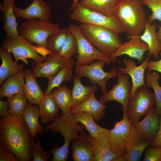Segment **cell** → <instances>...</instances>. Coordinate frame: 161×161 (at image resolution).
Returning a JSON list of instances; mask_svg holds the SVG:
<instances>
[{
    "label": "cell",
    "instance_id": "obj_1",
    "mask_svg": "<svg viewBox=\"0 0 161 161\" xmlns=\"http://www.w3.org/2000/svg\"><path fill=\"white\" fill-rule=\"evenodd\" d=\"M31 135L22 116L9 114L0 118V142L4 144L20 161L32 159Z\"/></svg>",
    "mask_w": 161,
    "mask_h": 161
},
{
    "label": "cell",
    "instance_id": "obj_2",
    "mask_svg": "<svg viewBox=\"0 0 161 161\" xmlns=\"http://www.w3.org/2000/svg\"><path fill=\"white\" fill-rule=\"evenodd\" d=\"M84 126L78 124L74 120L72 114L69 112L59 116L53 120V123L48 125L45 131L59 132L63 136L64 143L59 148H53L49 151L52 157V161H66L69 154V148L71 141L78 138L79 132H85Z\"/></svg>",
    "mask_w": 161,
    "mask_h": 161
},
{
    "label": "cell",
    "instance_id": "obj_3",
    "mask_svg": "<svg viewBox=\"0 0 161 161\" xmlns=\"http://www.w3.org/2000/svg\"><path fill=\"white\" fill-rule=\"evenodd\" d=\"M140 0H121L115 11L123 32L129 37L136 36L144 29L145 11Z\"/></svg>",
    "mask_w": 161,
    "mask_h": 161
},
{
    "label": "cell",
    "instance_id": "obj_4",
    "mask_svg": "<svg viewBox=\"0 0 161 161\" xmlns=\"http://www.w3.org/2000/svg\"><path fill=\"white\" fill-rule=\"evenodd\" d=\"M78 26L84 36L94 47L109 57L123 43L119 34L108 28L83 24Z\"/></svg>",
    "mask_w": 161,
    "mask_h": 161
},
{
    "label": "cell",
    "instance_id": "obj_5",
    "mask_svg": "<svg viewBox=\"0 0 161 161\" xmlns=\"http://www.w3.org/2000/svg\"><path fill=\"white\" fill-rule=\"evenodd\" d=\"M60 28L58 23L32 19L22 22L19 32L30 43H34L39 47L47 48L49 37Z\"/></svg>",
    "mask_w": 161,
    "mask_h": 161
},
{
    "label": "cell",
    "instance_id": "obj_6",
    "mask_svg": "<svg viewBox=\"0 0 161 161\" xmlns=\"http://www.w3.org/2000/svg\"><path fill=\"white\" fill-rule=\"evenodd\" d=\"M69 16L70 19L81 24L104 27L119 34L123 32L116 15L108 16L88 9L77 3Z\"/></svg>",
    "mask_w": 161,
    "mask_h": 161
},
{
    "label": "cell",
    "instance_id": "obj_7",
    "mask_svg": "<svg viewBox=\"0 0 161 161\" xmlns=\"http://www.w3.org/2000/svg\"><path fill=\"white\" fill-rule=\"evenodd\" d=\"M106 64L105 61L98 60L88 64L75 65L74 73L80 78H87L92 85H98L104 94L107 92L106 86L109 79L117 77L118 74V69L114 67L109 72L105 71L103 68Z\"/></svg>",
    "mask_w": 161,
    "mask_h": 161
},
{
    "label": "cell",
    "instance_id": "obj_8",
    "mask_svg": "<svg viewBox=\"0 0 161 161\" xmlns=\"http://www.w3.org/2000/svg\"><path fill=\"white\" fill-rule=\"evenodd\" d=\"M68 28L70 33L75 37L78 46V55L75 65L88 64L95 60L105 61L107 64L112 62L110 57L100 52L89 41L78 26L70 24Z\"/></svg>",
    "mask_w": 161,
    "mask_h": 161
},
{
    "label": "cell",
    "instance_id": "obj_9",
    "mask_svg": "<svg viewBox=\"0 0 161 161\" xmlns=\"http://www.w3.org/2000/svg\"><path fill=\"white\" fill-rule=\"evenodd\" d=\"M154 93L146 85L139 87L134 95L129 98L126 110L128 118L134 124L139 121L143 115H145L155 105Z\"/></svg>",
    "mask_w": 161,
    "mask_h": 161
},
{
    "label": "cell",
    "instance_id": "obj_10",
    "mask_svg": "<svg viewBox=\"0 0 161 161\" xmlns=\"http://www.w3.org/2000/svg\"><path fill=\"white\" fill-rule=\"evenodd\" d=\"M1 47L11 52L15 61L21 60L28 64L27 59H33L37 63L44 61L46 57L39 55L36 47L19 34L14 38H6L1 42Z\"/></svg>",
    "mask_w": 161,
    "mask_h": 161
},
{
    "label": "cell",
    "instance_id": "obj_11",
    "mask_svg": "<svg viewBox=\"0 0 161 161\" xmlns=\"http://www.w3.org/2000/svg\"><path fill=\"white\" fill-rule=\"evenodd\" d=\"M122 109V119L115 123L113 129L109 130L108 136L112 150L119 156H124L126 153L131 125L126 111Z\"/></svg>",
    "mask_w": 161,
    "mask_h": 161
},
{
    "label": "cell",
    "instance_id": "obj_12",
    "mask_svg": "<svg viewBox=\"0 0 161 161\" xmlns=\"http://www.w3.org/2000/svg\"><path fill=\"white\" fill-rule=\"evenodd\" d=\"M118 72L117 82L110 91L103 94L98 100L104 104L108 101H116L122 105V109L126 111L131 86L129 75Z\"/></svg>",
    "mask_w": 161,
    "mask_h": 161
},
{
    "label": "cell",
    "instance_id": "obj_13",
    "mask_svg": "<svg viewBox=\"0 0 161 161\" xmlns=\"http://www.w3.org/2000/svg\"><path fill=\"white\" fill-rule=\"evenodd\" d=\"M74 61L72 59H65L57 53L49 54L43 62L37 63L35 61L32 64V70L36 78L41 77L48 80L54 76L63 67Z\"/></svg>",
    "mask_w": 161,
    "mask_h": 161
},
{
    "label": "cell",
    "instance_id": "obj_14",
    "mask_svg": "<svg viewBox=\"0 0 161 161\" xmlns=\"http://www.w3.org/2000/svg\"><path fill=\"white\" fill-rule=\"evenodd\" d=\"M13 10L16 18L27 20L37 19L49 21L52 14L51 6L44 0H33L27 7L21 8L14 5Z\"/></svg>",
    "mask_w": 161,
    "mask_h": 161
},
{
    "label": "cell",
    "instance_id": "obj_15",
    "mask_svg": "<svg viewBox=\"0 0 161 161\" xmlns=\"http://www.w3.org/2000/svg\"><path fill=\"white\" fill-rule=\"evenodd\" d=\"M150 56H148L139 66L136 65L134 60L128 58H124L123 60V62L125 67L121 66L118 67V71L128 74L131 78L132 85L130 91L129 98L134 95L139 87L145 85V72Z\"/></svg>",
    "mask_w": 161,
    "mask_h": 161
},
{
    "label": "cell",
    "instance_id": "obj_16",
    "mask_svg": "<svg viewBox=\"0 0 161 161\" xmlns=\"http://www.w3.org/2000/svg\"><path fill=\"white\" fill-rule=\"evenodd\" d=\"M140 35L130 37L128 41L123 43L110 56L112 62H115L117 57L124 55L136 59L139 62L143 61L144 54L148 51L149 47L146 43L141 40Z\"/></svg>",
    "mask_w": 161,
    "mask_h": 161
},
{
    "label": "cell",
    "instance_id": "obj_17",
    "mask_svg": "<svg viewBox=\"0 0 161 161\" xmlns=\"http://www.w3.org/2000/svg\"><path fill=\"white\" fill-rule=\"evenodd\" d=\"M151 143L146 140L131 123L129 139L124 161H137L140 160L142 154Z\"/></svg>",
    "mask_w": 161,
    "mask_h": 161
},
{
    "label": "cell",
    "instance_id": "obj_18",
    "mask_svg": "<svg viewBox=\"0 0 161 161\" xmlns=\"http://www.w3.org/2000/svg\"><path fill=\"white\" fill-rule=\"evenodd\" d=\"M109 132L107 129L95 137L87 134L93 148L94 161H113L119 156L111 150L108 140Z\"/></svg>",
    "mask_w": 161,
    "mask_h": 161
},
{
    "label": "cell",
    "instance_id": "obj_19",
    "mask_svg": "<svg viewBox=\"0 0 161 161\" xmlns=\"http://www.w3.org/2000/svg\"><path fill=\"white\" fill-rule=\"evenodd\" d=\"M16 0H3L0 3V10L2 12L3 30L6 33V37L14 38L19 34L17 29L16 17L13 10Z\"/></svg>",
    "mask_w": 161,
    "mask_h": 161
},
{
    "label": "cell",
    "instance_id": "obj_20",
    "mask_svg": "<svg viewBox=\"0 0 161 161\" xmlns=\"http://www.w3.org/2000/svg\"><path fill=\"white\" fill-rule=\"evenodd\" d=\"M72 159L74 161H94L95 154L92 144L87 134H81L80 137L73 140Z\"/></svg>",
    "mask_w": 161,
    "mask_h": 161
},
{
    "label": "cell",
    "instance_id": "obj_21",
    "mask_svg": "<svg viewBox=\"0 0 161 161\" xmlns=\"http://www.w3.org/2000/svg\"><path fill=\"white\" fill-rule=\"evenodd\" d=\"M154 108L150 110L142 120L133 124L138 131L151 144L159 127V116L154 112Z\"/></svg>",
    "mask_w": 161,
    "mask_h": 161
},
{
    "label": "cell",
    "instance_id": "obj_22",
    "mask_svg": "<svg viewBox=\"0 0 161 161\" xmlns=\"http://www.w3.org/2000/svg\"><path fill=\"white\" fill-rule=\"evenodd\" d=\"M95 93L91 95L86 100L78 105L70 108L71 114L79 112H86L91 114L95 121L102 119L105 115V109L106 106L97 100Z\"/></svg>",
    "mask_w": 161,
    "mask_h": 161
},
{
    "label": "cell",
    "instance_id": "obj_23",
    "mask_svg": "<svg viewBox=\"0 0 161 161\" xmlns=\"http://www.w3.org/2000/svg\"><path fill=\"white\" fill-rule=\"evenodd\" d=\"M24 92L27 100L32 104L38 105L44 95L36 80V78L28 69L24 70Z\"/></svg>",
    "mask_w": 161,
    "mask_h": 161
},
{
    "label": "cell",
    "instance_id": "obj_24",
    "mask_svg": "<svg viewBox=\"0 0 161 161\" xmlns=\"http://www.w3.org/2000/svg\"><path fill=\"white\" fill-rule=\"evenodd\" d=\"M156 29V24L150 23L147 19L144 32L140 37L141 40L148 47V56L152 55L157 60L159 58V54L161 52V44L157 39Z\"/></svg>",
    "mask_w": 161,
    "mask_h": 161
},
{
    "label": "cell",
    "instance_id": "obj_25",
    "mask_svg": "<svg viewBox=\"0 0 161 161\" xmlns=\"http://www.w3.org/2000/svg\"><path fill=\"white\" fill-rule=\"evenodd\" d=\"M24 70H20L4 81L0 87V98L18 93H24Z\"/></svg>",
    "mask_w": 161,
    "mask_h": 161
},
{
    "label": "cell",
    "instance_id": "obj_26",
    "mask_svg": "<svg viewBox=\"0 0 161 161\" xmlns=\"http://www.w3.org/2000/svg\"><path fill=\"white\" fill-rule=\"evenodd\" d=\"M0 57L2 64L0 66V85H1L7 79L23 69L24 65L18 64L13 61L12 53L8 50L0 47Z\"/></svg>",
    "mask_w": 161,
    "mask_h": 161
},
{
    "label": "cell",
    "instance_id": "obj_27",
    "mask_svg": "<svg viewBox=\"0 0 161 161\" xmlns=\"http://www.w3.org/2000/svg\"><path fill=\"white\" fill-rule=\"evenodd\" d=\"M73 80V86L71 91L72 99L70 108L87 99L98 89L96 85H84L81 82L80 78L76 75L74 76Z\"/></svg>",
    "mask_w": 161,
    "mask_h": 161
},
{
    "label": "cell",
    "instance_id": "obj_28",
    "mask_svg": "<svg viewBox=\"0 0 161 161\" xmlns=\"http://www.w3.org/2000/svg\"><path fill=\"white\" fill-rule=\"evenodd\" d=\"M38 105L41 123H46L59 116V108L51 93L44 95Z\"/></svg>",
    "mask_w": 161,
    "mask_h": 161
},
{
    "label": "cell",
    "instance_id": "obj_29",
    "mask_svg": "<svg viewBox=\"0 0 161 161\" xmlns=\"http://www.w3.org/2000/svg\"><path fill=\"white\" fill-rule=\"evenodd\" d=\"M38 105H33L29 102L22 115L31 136L33 138L36 137L37 134L45 131L39 123L38 118L40 114L39 106Z\"/></svg>",
    "mask_w": 161,
    "mask_h": 161
},
{
    "label": "cell",
    "instance_id": "obj_30",
    "mask_svg": "<svg viewBox=\"0 0 161 161\" xmlns=\"http://www.w3.org/2000/svg\"><path fill=\"white\" fill-rule=\"evenodd\" d=\"M121 0H80V4L92 10L108 16L115 15L116 8Z\"/></svg>",
    "mask_w": 161,
    "mask_h": 161
},
{
    "label": "cell",
    "instance_id": "obj_31",
    "mask_svg": "<svg viewBox=\"0 0 161 161\" xmlns=\"http://www.w3.org/2000/svg\"><path fill=\"white\" fill-rule=\"evenodd\" d=\"M75 65V61L63 67L52 77L48 79L47 88L44 92V95L51 93L55 88L61 86L64 82H69L73 77L72 68Z\"/></svg>",
    "mask_w": 161,
    "mask_h": 161
},
{
    "label": "cell",
    "instance_id": "obj_32",
    "mask_svg": "<svg viewBox=\"0 0 161 161\" xmlns=\"http://www.w3.org/2000/svg\"><path fill=\"white\" fill-rule=\"evenodd\" d=\"M72 114L75 121L77 123L80 122L82 124L92 137H96L107 130L98 125L93 117L89 113L81 112Z\"/></svg>",
    "mask_w": 161,
    "mask_h": 161
},
{
    "label": "cell",
    "instance_id": "obj_33",
    "mask_svg": "<svg viewBox=\"0 0 161 161\" xmlns=\"http://www.w3.org/2000/svg\"><path fill=\"white\" fill-rule=\"evenodd\" d=\"M51 93L62 114L69 112L72 97L71 91L68 86H61L52 90Z\"/></svg>",
    "mask_w": 161,
    "mask_h": 161
},
{
    "label": "cell",
    "instance_id": "obj_34",
    "mask_svg": "<svg viewBox=\"0 0 161 161\" xmlns=\"http://www.w3.org/2000/svg\"><path fill=\"white\" fill-rule=\"evenodd\" d=\"M160 76L157 72H147L145 74V81L148 87L152 88L154 91L155 107L154 111L161 115V86L159 84Z\"/></svg>",
    "mask_w": 161,
    "mask_h": 161
},
{
    "label": "cell",
    "instance_id": "obj_35",
    "mask_svg": "<svg viewBox=\"0 0 161 161\" xmlns=\"http://www.w3.org/2000/svg\"><path fill=\"white\" fill-rule=\"evenodd\" d=\"M70 33L68 27L60 28L49 36L46 48L50 54H56L59 52Z\"/></svg>",
    "mask_w": 161,
    "mask_h": 161
},
{
    "label": "cell",
    "instance_id": "obj_36",
    "mask_svg": "<svg viewBox=\"0 0 161 161\" xmlns=\"http://www.w3.org/2000/svg\"><path fill=\"white\" fill-rule=\"evenodd\" d=\"M10 108L9 114L17 116H22L28 102L24 93H18L7 97Z\"/></svg>",
    "mask_w": 161,
    "mask_h": 161
},
{
    "label": "cell",
    "instance_id": "obj_37",
    "mask_svg": "<svg viewBox=\"0 0 161 161\" xmlns=\"http://www.w3.org/2000/svg\"><path fill=\"white\" fill-rule=\"evenodd\" d=\"M78 51V46L76 40L74 35L70 33L66 38L61 48L57 54L61 58L69 60Z\"/></svg>",
    "mask_w": 161,
    "mask_h": 161
},
{
    "label": "cell",
    "instance_id": "obj_38",
    "mask_svg": "<svg viewBox=\"0 0 161 161\" xmlns=\"http://www.w3.org/2000/svg\"><path fill=\"white\" fill-rule=\"evenodd\" d=\"M32 137L31 142L33 146L32 161H47L51 159L49 151L43 148L41 145L38 137H36L35 142Z\"/></svg>",
    "mask_w": 161,
    "mask_h": 161
},
{
    "label": "cell",
    "instance_id": "obj_39",
    "mask_svg": "<svg viewBox=\"0 0 161 161\" xmlns=\"http://www.w3.org/2000/svg\"><path fill=\"white\" fill-rule=\"evenodd\" d=\"M143 4L149 8L152 12V14L148 17L147 19L151 23L155 20L161 21V0H142Z\"/></svg>",
    "mask_w": 161,
    "mask_h": 161
},
{
    "label": "cell",
    "instance_id": "obj_40",
    "mask_svg": "<svg viewBox=\"0 0 161 161\" xmlns=\"http://www.w3.org/2000/svg\"><path fill=\"white\" fill-rule=\"evenodd\" d=\"M144 161H161V147L147 149L143 159Z\"/></svg>",
    "mask_w": 161,
    "mask_h": 161
},
{
    "label": "cell",
    "instance_id": "obj_41",
    "mask_svg": "<svg viewBox=\"0 0 161 161\" xmlns=\"http://www.w3.org/2000/svg\"><path fill=\"white\" fill-rule=\"evenodd\" d=\"M17 157L4 144L0 143V161H19Z\"/></svg>",
    "mask_w": 161,
    "mask_h": 161
},
{
    "label": "cell",
    "instance_id": "obj_42",
    "mask_svg": "<svg viewBox=\"0 0 161 161\" xmlns=\"http://www.w3.org/2000/svg\"><path fill=\"white\" fill-rule=\"evenodd\" d=\"M146 69L147 72L154 70L161 73V59L157 61L149 60Z\"/></svg>",
    "mask_w": 161,
    "mask_h": 161
},
{
    "label": "cell",
    "instance_id": "obj_43",
    "mask_svg": "<svg viewBox=\"0 0 161 161\" xmlns=\"http://www.w3.org/2000/svg\"><path fill=\"white\" fill-rule=\"evenodd\" d=\"M150 145L152 147H161V115H159V129Z\"/></svg>",
    "mask_w": 161,
    "mask_h": 161
},
{
    "label": "cell",
    "instance_id": "obj_44",
    "mask_svg": "<svg viewBox=\"0 0 161 161\" xmlns=\"http://www.w3.org/2000/svg\"><path fill=\"white\" fill-rule=\"evenodd\" d=\"M10 108L8 102L0 100V116L1 117H7L10 114L9 109Z\"/></svg>",
    "mask_w": 161,
    "mask_h": 161
},
{
    "label": "cell",
    "instance_id": "obj_45",
    "mask_svg": "<svg viewBox=\"0 0 161 161\" xmlns=\"http://www.w3.org/2000/svg\"><path fill=\"white\" fill-rule=\"evenodd\" d=\"M157 35L158 40L161 44V24L158 31L157 32Z\"/></svg>",
    "mask_w": 161,
    "mask_h": 161
},
{
    "label": "cell",
    "instance_id": "obj_46",
    "mask_svg": "<svg viewBox=\"0 0 161 161\" xmlns=\"http://www.w3.org/2000/svg\"><path fill=\"white\" fill-rule=\"evenodd\" d=\"M79 0H74L73 1L70 7L69 8V10H72L75 5L78 2Z\"/></svg>",
    "mask_w": 161,
    "mask_h": 161
},
{
    "label": "cell",
    "instance_id": "obj_47",
    "mask_svg": "<svg viewBox=\"0 0 161 161\" xmlns=\"http://www.w3.org/2000/svg\"><path fill=\"white\" fill-rule=\"evenodd\" d=\"M140 0L142 1V0Z\"/></svg>",
    "mask_w": 161,
    "mask_h": 161
}]
</instances>
